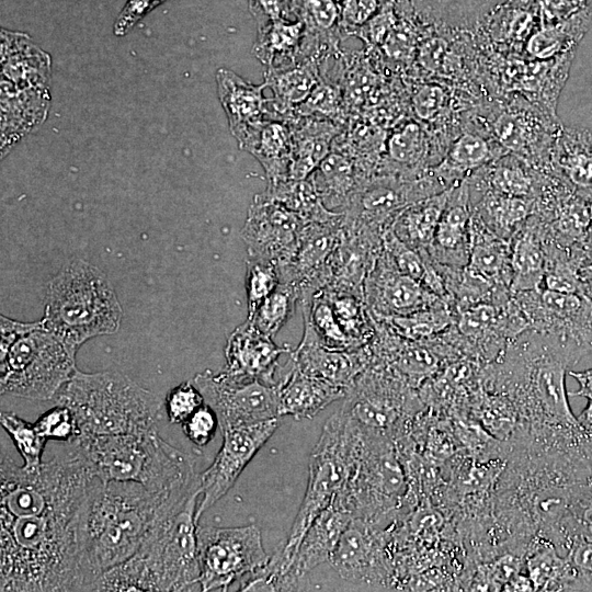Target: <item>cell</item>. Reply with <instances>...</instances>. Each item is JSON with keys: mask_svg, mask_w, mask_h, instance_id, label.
<instances>
[{"mask_svg": "<svg viewBox=\"0 0 592 592\" xmlns=\"http://www.w3.org/2000/svg\"><path fill=\"white\" fill-rule=\"evenodd\" d=\"M98 477L23 486L0 503V590L82 591L81 524Z\"/></svg>", "mask_w": 592, "mask_h": 592, "instance_id": "1", "label": "cell"}, {"mask_svg": "<svg viewBox=\"0 0 592 592\" xmlns=\"http://www.w3.org/2000/svg\"><path fill=\"white\" fill-rule=\"evenodd\" d=\"M195 494L200 488L158 492L139 482L99 479L81 524L82 591H92L104 571L130 558L163 516Z\"/></svg>", "mask_w": 592, "mask_h": 592, "instance_id": "2", "label": "cell"}, {"mask_svg": "<svg viewBox=\"0 0 592 592\" xmlns=\"http://www.w3.org/2000/svg\"><path fill=\"white\" fill-rule=\"evenodd\" d=\"M163 516L140 548L104 571L93 591H192L198 585L197 498Z\"/></svg>", "mask_w": 592, "mask_h": 592, "instance_id": "3", "label": "cell"}, {"mask_svg": "<svg viewBox=\"0 0 592 592\" xmlns=\"http://www.w3.org/2000/svg\"><path fill=\"white\" fill-rule=\"evenodd\" d=\"M102 481H134L158 492L200 488L195 460L160 437L145 433L79 435L68 443Z\"/></svg>", "mask_w": 592, "mask_h": 592, "instance_id": "4", "label": "cell"}, {"mask_svg": "<svg viewBox=\"0 0 592 592\" xmlns=\"http://www.w3.org/2000/svg\"><path fill=\"white\" fill-rule=\"evenodd\" d=\"M54 401L72 412L79 435L156 430L163 406L159 396L122 373L79 369L56 394Z\"/></svg>", "mask_w": 592, "mask_h": 592, "instance_id": "5", "label": "cell"}, {"mask_svg": "<svg viewBox=\"0 0 592 592\" xmlns=\"http://www.w3.org/2000/svg\"><path fill=\"white\" fill-rule=\"evenodd\" d=\"M123 311L106 275L84 260L67 263L48 283L44 327L75 349L115 333Z\"/></svg>", "mask_w": 592, "mask_h": 592, "instance_id": "6", "label": "cell"}, {"mask_svg": "<svg viewBox=\"0 0 592 592\" xmlns=\"http://www.w3.org/2000/svg\"><path fill=\"white\" fill-rule=\"evenodd\" d=\"M356 428L350 473L333 503L352 519L382 526L406 494V475L392 437Z\"/></svg>", "mask_w": 592, "mask_h": 592, "instance_id": "7", "label": "cell"}, {"mask_svg": "<svg viewBox=\"0 0 592 592\" xmlns=\"http://www.w3.org/2000/svg\"><path fill=\"white\" fill-rule=\"evenodd\" d=\"M77 351L38 320L33 329L0 346L1 394L54 399L77 371Z\"/></svg>", "mask_w": 592, "mask_h": 592, "instance_id": "8", "label": "cell"}, {"mask_svg": "<svg viewBox=\"0 0 592 592\" xmlns=\"http://www.w3.org/2000/svg\"><path fill=\"white\" fill-rule=\"evenodd\" d=\"M356 425L340 411L327 420L309 460V479L288 536L276 551L293 565L294 555L314 520L329 508L348 479L357 442Z\"/></svg>", "mask_w": 592, "mask_h": 592, "instance_id": "9", "label": "cell"}, {"mask_svg": "<svg viewBox=\"0 0 592 592\" xmlns=\"http://www.w3.org/2000/svg\"><path fill=\"white\" fill-rule=\"evenodd\" d=\"M414 389L388 367L369 364L346 389L339 411L364 431L392 437L418 409Z\"/></svg>", "mask_w": 592, "mask_h": 592, "instance_id": "10", "label": "cell"}, {"mask_svg": "<svg viewBox=\"0 0 592 592\" xmlns=\"http://www.w3.org/2000/svg\"><path fill=\"white\" fill-rule=\"evenodd\" d=\"M445 190L430 169L414 179L369 175L358 183L341 212L342 227L383 236L405 207Z\"/></svg>", "mask_w": 592, "mask_h": 592, "instance_id": "11", "label": "cell"}, {"mask_svg": "<svg viewBox=\"0 0 592 592\" xmlns=\"http://www.w3.org/2000/svg\"><path fill=\"white\" fill-rule=\"evenodd\" d=\"M198 587L203 592L227 591L237 580L269 559L255 525L197 526Z\"/></svg>", "mask_w": 592, "mask_h": 592, "instance_id": "12", "label": "cell"}, {"mask_svg": "<svg viewBox=\"0 0 592 592\" xmlns=\"http://www.w3.org/2000/svg\"><path fill=\"white\" fill-rule=\"evenodd\" d=\"M216 412L223 431L280 419L277 385L206 369L192 379Z\"/></svg>", "mask_w": 592, "mask_h": 592, "instance_id": "13", "label": "cell"}, {"mask_svg": "<svg viewBox=\"0 0 592 592\" xmlns=\"http://www.w3.org/2000/svg\"><path fill=\"white\" fill-rule=\"evenodd\" d=\"M278 419L223 431V443L210 466L200 474L196 519L223 498L249 462L272 436Z\"/></svg>", "mask_w": 592, "mask_h": 592, "instance_id": "14", "label": "cell"}, {"mask_svg": "<svg viewBox=\"0 0 592 592\" xmlns=\"http://www.w3.org/2000/svg\"><path fill=\"white\" fill-rule=\"evenodd\" d=\"M490 134L508 152L540 172H547L553 143L561 123L555 113H543L525 104L510 105L496 115Z\"/></svg>", "mask_w": 592, "mask_h": 592, "instance_id": "15", "label": "cell"}, {"mask_svg": "<svg viewBox=\"0 0 592 592\" xmlns=\"http://www.w3.org/2000/svg\"><path fill=\"white\" fill-rule=\"evenodd\" d=\"M540 334L544 343L531 353L525 380L528 399L548 423L565 431H582L570 408L566 389L567 367L571 364L547 337Z\"/></svg>", "mask_w": 592, "mask_h": 592, "instance_id": "16", "label": "cell"}, {"mask_svg": "<svg viewBox=\"0 0 592 592\" xmlns=\"http://www.w3.org/2000/svg\"><path fill=\"white\" fill-rule=\"evenodd\" d=\"M305 224L282 204L257 194L249 206L241 238L248 246V254L280 266L294 255Z\"/></svg>", "mask_w": 592, "mask_h": 592, "instance_id": "17", "label": "cell"}, {"mask_svg": "<svg viewBox=\"0 0 592 592\" xmlns=\"http://www.w3.org/2000/svg\"><path fill=\"white\" fill-rule=\"evenodd\" d=\"M363 293L375 320L408 315L428 308L441 298L399 272L383 249L364 281Z\"/></svg>", "mask_w": 592, "mask_h": 592, "instance_id": "18", "label": "cell"}, {"mask_svg": "<svg viewBox=\"0 0 592 592\" xmlns=\"http://www.w3.org/2000/svg\"><path fill=\"white\" fill-rule=\"evenodd\" d=\"M329 562L349 582L382 584L387 571L380 526L351 519Z\"/></svg>", "mask_w": 592, "mask_h": 592, "instance_id": "19", "label": "cell"}, {"mask_svg": "<svg viewBox=\"0 0 592 592\" xmlns=\"http://www.w3.org/2000/svg\"><path fill=\"white\" fill-rule=\"evenodd\" d=\"M292 350L288 345H277L273 338L261 333L246 321L227 338L226 365L223 371L234 376L257 378L277 385L284 371L278 358Z\"/></svg>", "mask_w": 592, "mask_h": 592, "instance_id": "20", "label": "cell"}, {"mask_svg": "<svg viewBox=\"0 0 592 592\" xmlns=\"http://www.w3.org/2000/svg\"><path fill=\"white\" fill-rule=\"evenodd\" d=\"M289 355L300 372L345 390L369 363L366 345L354 351L329 349L306 323L301 341Z\"/></svg>", "mask_w": 592, "mask_h": 592, "instance_id": "21", "label": "cell"}, {"mask_svg": "<svg viewBox=\"0 0 592 592\" xmlns=\"http://www.w3.org/2000/svg\"><path fill=\"white\" fill-rule=\"evenodd\" d=\"M471 202L467 180L451 186L434 239L424 253L435 263L462 269L469 260Z\"/></svg>", "mask_w": 592, "mask_h": 592, "instance_id": "22", "label": "cell"}, {"mask_svg": "<svg viewBox=\"0 0 592 592\" xmlns=\"http://www.w3.org/2000/svg\"><path fill=\"white\" fill-rule=\"evenodd\" d=\"M217 91L232 136L239 143L248 133L267 119H276L272 99L264 96L265 83L253 84L229 69L216 73Z\"/></svg>", "mask_w": 592, "mask_h": 592, "instance_id": "23", "label": "cell"}, {"mask_svg": "<svg viewBox=\"0 0 592 592\" xmlns=\"http://www.w3.org/2000/svg\"><path fill=\"white\" fill-rule=\"evenodd\" d=\"M441 161L423 125L415 121L396 127L385 143L376 174L414 179Z\"/></svg>", "mask_w": 592, "mask_h": 592, "instance_id": "24", "label": "cell"}, {"mask_svg": "<svg viewBox=\"0 0 592 592\" xmlns=\"http://www.w3.org/2000/svg\"><path fill=\"white\" fill-rule=\"evenodd\" d=\"M546 173L563 181L579 197L592 201V133L561 126L551 146Z\"/></svg>", "mask_w": 592, "mask_h": 592, "instance_id": "25", "label": "cell"}, {"mask_svg": "<svg viewBox=\"0 0 592 592\" xmlns=\"http://www.w3.org/2000/svg\"><path fill=\"white\" fill-rule=\"evenodd\" d=\"M341 231L342 216L329 223H306L294 255L277 266L281 282H293L301 287L317 280L338 244Z\"/></svg>", "mask_w": 592, "mask_h": 592, "instance_id": "26", "label": "cell"}, {"mask_svg": "<svg viewBox=\"0 0 592 592\" xmlns=\"http://www.w3.org/2000/svg\"><path fill=\"white\" fill-rule=\"evenodd\" d=\"M505 153L489 132L467 130L447 146L431 171L448 189Z\"/></svg>", "mask_w": 592, "mask_h": 592, "instance_id": "27", "label": "cell"}, {"mask_svg": "<svg viewBox=\"0 0 592 592\" xmlns=\"http://www.w3.org/2000/svg\"><path fill=\"white\" fill-rule=\"evenodd\" d=\"M280 415L296 420L310 419L333 401L344 398L346 390L300 372L291 355L277 383Z\"/></svg>", "mask_w": 592, "mask_h": 592, "instance_id": "28", "label": "cell"}, {"mask_svg": "<svg viewBox=\"0 0 592 592\" xmlns=\"http://www.w3.org/2000/svg\"><path fill=\"white\" fill-rule=\"evenodd\" d=\"M2 86L47 90L49 57L23 33L1 32Z\"/></svg>", "mask_w": 592, "mask_h": 592, "instance_id": "29", "label": "cell"}, {"mask_svg": "<svg viewBox=\"0 0 592 592\" xmlns=\"http://www.w3.org/2000/svg\"><path fill=\"white\" fill-rule=\"evenodd\" d=\"M547 227L532 214L510 239V264L512 293L540 289L546 262Z\"/></svg>", "mask_w": 592, "mask_h": 592, "instance_id": "30", "label": "cell"}, {"mask_svg": "<svg viewBox=\"0 0 592 592\" xmlns=\"http://www.w3.org/2000/svg\"><path fill=\"white\" fill-rule=\"evenodd\" d=\"M469 232V260L465 269L498 292L511 293L510 241L497 236L474 213Z\"/></svg>", "mask_w": 592, "mask_h": 592, "instance_id": "31", "label": "cell"}, {"mask_svg": "<svg viewBox=\"0 0 592 592\" xmlns=\"http://www.w3.org/2000/svg\"><path fill=\"white\" fill-rule=\"evenodd\" d=\"M288 123L293 136L288 179L306 180L330 153L333 140L344 126L328 119L297 115Z\"/></svg>", "mask_w": 592, "mask_h": 592, "instance_id": "32", "label": "cell"}, {"mask_svg": "<svg viewBox=\"0 0 592 592\" xmlns=\"http://www.w3.org/2000/svg\"><path fill=\"white\" fill-rule=\"evenodd\" d=\"M351 519L332 503L314 520L294 555L292 570L298 581L320 563L330 561Z\"/></svg>", "mask_w": 592, "mask_h": 592, "instance_id": "33", "label": "cell"}, {"mask_svg": "<svg viewBox=\"0 0 592 592\" xmlns=\"http://www.w3.org/2000/svg\"><path fill=\"white\" fill-rule=\"evenodd\" d=\"M238 145L260 162L267 183L288 179L293 153V136L288 122L264 121L251 129Z\"/></svg>", "mask_w": 592, "mask_h": 592, "instance_id": "34", "label": "cell"}, {"mask_svg": "<svg viewBox=\"0 0 592 592\" xmlns=\"http://www.w3.org/2000/svg\"><path fill=\"white\" fill-rule=\"evenodd\" d=\"M321 81L319 62L303 59L293 66L266 69L264 83L273 92L272 105L278 121L295 117V110L303 104Z\"/></svg>", "mask_w": 592, "mask_h": 592, "instance_id": "35", "label": "cell"}, {"mask_svg": "<svg viewBox=\"0 0 592 592\" xmlns=\"http://www.w3.org/2000/svg\"><path fill=\"white\" fill-rule=\"evenodd\" d=\"M363 179L353 158L334 148L308 177L323 205L335 213L343 210Z\"/></svg>", "mask_w": 592, "mask_h": 592, "instance_id": "36", "label": "cell"}, {"mask_svg": "<svg viewBox=\"0 0 592 592\" xmlns=\"http://www.w3.org/2000/svg\"><path fill=\"white\" fill-rule=\"evenodd\" d=\"M304 25L300 21L275 19L259 26L253 55L266 67L277 69L301 60Z\"/></svg>", "mask_w": 592, "mask_h": 592, "instance_id": "37", "label": "cell"}, {"mask_svg": "<svg viewBox=\"0 0 592 592\" xmlns=\"http://www.w3.org/2000/svg\"><path fill=\"white\" fill-rule=\"evenodd\" d=\"M449 191L451 187L405 207L390 226L395 235L414 250L426 251L434 239Z\"/></svg>", "mask_w": 592, "mask_h": 592, "instance_id": "38", "label": "cell"}, {"mask_svg": "<svg viewBox=\"0 0 592 592\" xmlns=\"http://www.w3.org/2000/svg\"><path fill=\"white\" fill-rule=\"evenodd\" d=\"M471 208L491 231L510 241L533 214L534 201L488 190L471 202Z\"/></svg>", "mask_w": 592, "mask_h": 592, "instance_id": "39", "label": "cell"}, {"mask_svg": "<svg viewBox=\"0 0 592 592\" xmlns=\"http://www.w3.org/2000/svg\"><path fill=\"white\" fill-rule=\"evenodd\" d=\"M259 195L282 204L297 214L305 223H329L338 220L342 216L341 213L331 212L323 205L308 179H285L267 183L265 191Z\"/></svg>", "mask_w": 592, "mask_h": 592, "instance_id": "40", "label": "cell"}, {"mask_svg": "<svg viewBox=\"0 0 592 592\" xmlns=\"http://www.w3.org/2000/svg\"><path fill=\"white\" fill-rule=\"evenodd\" d=\"M590 20L588 8H583L558 23L544 25L528 38L527 53L534 58L547 59L573 52L587 32Z\"/></svg>", "mask_w": 592, "mask_h": 592, "instance_id": "41", "label": "cell"}, {"mask_svg": "<svg viewBox=\"0 0 592 592\" xmlns=\"http://www.w3.org/2000/svg\"><path fill=\"white\" fill-rule=\"evenodd\" d=\"M335 318L357 350L371 342L376 332L375 320L365 303L364 294L327 289Z\"/></svg>", "mask_w": 592, "mask_h": 592, "instance_id": "42", "label": "cell"}, {"mask_svg": "<svg viewBox=\"0 0 592 592\" xmlns=\"http://www.w3.org/2000/svg\"><path fill=\"white\" fill-rule=\"evenodd\" d=\"M299 304L304 323L311 327L323 345L333 350L354 351L351 341L335 318L325 289L300 292Z\"/></svg>", "mask_w": 592, "mask_h": 592, "instance_id": "43", "label": "cell"}, {"mask_svg": "<svg viewBox=\"0 0 592 592\" xmlns=\"http://www.w3.org/2000/svg\"><path fill=\"white\" fill-rule=\"evenodd\" d=\"M300 299V287L280 282L277 287L248 316L247 321L263 334L273 338L292 317Z\"/></svg>", "mask_w": 592, "mask_h": 592, "instance_id": "44", "label": "cell"}, {"mask_svg": "<svg viewBox=\"0 0 592 592\" xmlns=\"http://www.w3.org/2000/svg\"><path fill=\"white\" fill-rule=\"evenodd\" d=\"M527 571L534 590L576 588V569L568 558H561L553 547H544L533 554L527 561Z\"/></svg>", "mask_w": 592, "mask_h": 592, "instance_id": "45", "label": "cell"}, {"mask_svg": "<svg viewBox=\"0 0 592 592\" xmlns=\"http://www.w3.org/2000/svg\"><path fill=\"white\" fill-rule=\"evenodd\" d=\"M294 113L297 116L328 119L341 126L348 124V110L341 86L329 79L321 78L308 99Z\"/></svg>", "mask_w": 592, "mask_h": 592, "instance_id": "46", "label": "cell"}, {"mask_svg": "<svg viewBox=\"0 0 592 592\" xmlns=\"http://www.w3.org/2000/svg\"><path fill=\"white\" fill-rule=\"evenodd\" d=\"M0 423L9 434L26 468L41 466L47 439L39 432L35 423L27 422L10 411H2Z\"/></svg>", "mask_w": 592, "mask_h": 592, "instance_id": "47", "label": "cell"}, {"mask_svg": "<svg viewBox=\"0 0 592 592\" xmlns=\"http://www.w3.org/2000/svg\"><path fill=\"white\" fill-rule=\"evenodd\" d=\"M280 282V273L275 263L248 254L244 281L248 316L254 312Z\"/></svg>", "mask_w": 592, "mask_h": 592, "instance_id": "48", "label": "cell"}, {"mask_svg": "<svg viewBox=\"0 0 592 592\" xmlns=\"http://www.w3.org/2000/svg\"><path fill=\"white\" fill-rule=\"evenodd\" d=\"M383 251L399 272L422 282L428 270L426 257L402 242L390 227L383 235Z\"/></svg>", "mask_w": 592, "mask_h": 592, "instance_id": "49", "label": "cell"}, {"mask_svg": "<svg viewBox=\"0 0 592 592\" xmlns=\"http://www.w3.org/2000/svg\"><path fill=\"white\" fill-rule=\"evenodd\" d=\"M204 403L200 389L193 380H187L168 391L163 407L171 423L182 424Z\"/></svg>", "mask_w": 592, "mask_h": 592, "instance_id": "50", "label": "cell"}, {"mask_svg": "<svg viewBox=\"0 0 592 592\" xmlns=\"http://www.w3.org/2000/svg\"><path fill=\"white\" fill-rule=\"evenodd\" d=\"M39 432L49 441L72 442L79 429L72 412L62 405H55L34 422Z\"/></svg>", "mask_w": 592, "mask_h": 592, "instance_id": "51", "label": "cell"}, {"mask_svg": "<svg viewBox=\"0 0 592 592\" xmlns=\"http://www.w3.org/2000/svg\"><path fill=\"white\" fill-rule=\"evenodd\" d=\"M446 106V93L437 84L424 83L419 86L411 96V107L422 124L437 121Z\"/></svg>", "mask_w": 592, "mask_h": 592, "instance_id": "52", "label": "cell"}, {"mask_svg": "<svg viewBox=\"0 0 592 592\" xmlns=\"http://www.w3.org/2000/svg\"><path fill=\"white\" fill-rule=\"evenodd\" d=\"M181 425L185 436L194 445L203 447L214 437L219 421L215 410L205 402Z\"/></svg>", "mask_w": 592, "mask_h": 592, "instance_id": "53", "label": "cell"}, {"mask_svg": "<svg viewBox=\"0 0 592 592\" xmlns=\"http://www.w3.org/2000/svg\"><path fill=\"white\" fill-rule=\"evenodd\" d=\"M341 32L343 37L354 35L379 9V0H342Z\"/></svg>", "mask_w": 592, "mask_h": 592, "instance_id": "54", "label": "cell"}, {"mask_svg": "<svg viewBox=\"0 0 592 592\" xmlns=\"http://www.w3.org/2000/svg\"><path fill=\"white\" fill-rule=\"evenodd\" d=\"M386 3L380 12H377L354 35L363 39L368 46L382 45L395 26L392 9Z\"/></svg>", "mask_w": 592, "mask_h": 592, "instance_id": "55", "label": "cell"}, {"mask_svg": "<svg viewBox=\"0 0 592 592\" xmlns=\"http://www.w3.org/2000/svg\"><path fill=\"white\" fill-rule=\"evenodd\" d=\"M163 1L166 0H127L114 23L115 35H125L139 20Z\"/></svg>", "mask_w": 592, "mask_h": 592, "instance_id": "56", "label": "cell"}, {"mask_svg": "<svg viewBox=\"0 0 592 592\" xmlns=\"http://www.w3.org/2000/svg\"><path fill=\"white\" fill-rule=\"evenodd\" d=\"M284 0H249L252 14L259 26L269 21L280 19Z\"/></svg>", "mask_w": 592, "mask_h": 592, "instance_id": "57", "label": "cell"}, {"mask_svg": "<svg viewBox=\"0 0 592 592\" xmlns=\"http://www.w3.org/2000/svg\"><path fill=\"white\" fill-rule=\"evenodd\" d=\"M568 375L574 378L579 384V389L570 391L569 396L592 398V368L584 371H568Z\"/></svg>", "mask_w": 592, "mask_h": 592, "instance_id": "58", "label": "cell"}, {"mask_svg": "<svg viewBox=\"0 0 592 592\" xmlns=\"http://www.w3.org/2000/svg\"><path fill=\"white\" fill-rule=\"evenodd\" d=\"M577 420L584 435L592 440V398L588 399L585 408L577 417Z\"/></svg>", "mask_w": 592, "mask_h": 592, "instance_id": "59", "label": "cell"}, {"mask_svg": "<svg viewBox=\"0 0 592 592\" xmlns=\"http://www.w3.org/2000/svg\"><path fill=\"white\" fill-rule=\"evenodd\" d=\"M504 590L509 591H533V584L530 578L524 576L515 574L505 583Z\"/></svg>", "mask_w": 592, "mask_h": 592, "instance_id": "60", "label": "cell"}, {"mask_svg": "<svg viewBox=\"0 0 592 592\" xmlns=\"http://www.w3.org/2000/svg\"><path fill=\"white\" fill-rule=\"evenodd\" d=\"M592 0H571V2L573 3V5L578 9H583V8H588L589 3L591 2Z\"/></svg>", "mask_w": 592, "mask_h": 592, "instance_id": "61", "label": "cell"}, {"mask_svg": "<svg viewBox=\"0 0 592 592\" xmlns=\"http://www.w3.org/2000/svg\"><path fill=\"white\" fill-rule=\"evenodd\" d=\"M589 213H590V218H591V224H592V201L589 202Z\"/></svg>", "mask_w": 592, "mask_h": 592, "instance_id": "62", "label": "cell"}, {"mask_svg": "<svg viewBox=\"0 0 592 592\" xmlns=\"http://www.w3.org/2000/svg\"><path fill=\"white\" fill-rule=\"evenodd\" d=\"M591 356H592V352H591Z\"/></svg>", "mask_w": 592, "mask_h": 592, "instance_id": "63", "label": "cell"}]
</instances>
